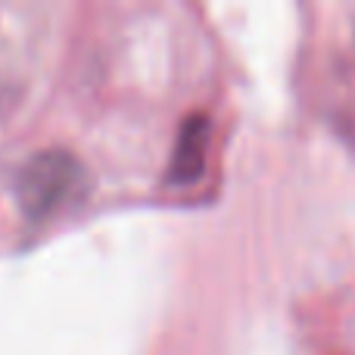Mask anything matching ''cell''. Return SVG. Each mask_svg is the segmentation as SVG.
I'll return each mask as SVG.
<instances>
[{
  "instance_id": "7a4b0ae2",
  "label": "cell",
  "mask_w": 355,
  "mask_h": 355,
  "mask_svg": "<svg viewBox=\"0 0 355 355\" xmlns=\"http://www.w3.org/2000/svg\"><path fill=\"white\" fill-rule=\"evenodd\" d=\"M206 150H209V122L202 116H190L181 125V135H178L168 178L175 184L196 181L202 175V168H206Z\"/></svg>"
},
{
  "instance_id": "6da1fadb",
  "label": "cell",
  "mask_w": 355,
  "mask_h": 355,
  "mask_svg": "<svg viewBox=\"0 0 355 355\" xmlns=\"http://www.w3.org/2000/svg\"><path fill=\"white\" fill-rule=\"evenodd\" d=\"M85 181V168L69 150H37L16 175L19 206L31 218H47L75 196Z\"/></svg>"
}]
</instances>
